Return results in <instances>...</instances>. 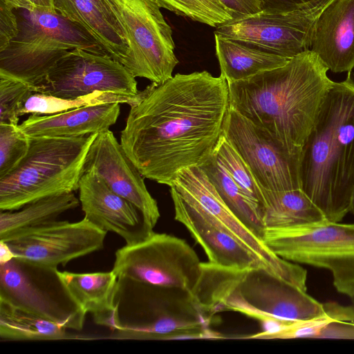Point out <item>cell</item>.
Here are the masks:
<instances>
[{
	"mask_svg": "<svg viewBox=\"0 0 354 354\" xmlns=\"http://www.w3.org/2000/svg\"><path fill=\"white\" fill-rule=\"evenodd\" d=\"M230 107L227 80L207 71L151 82L130 106L120 142L144 178L169 186L212 153Z\"/></svg>",
	"mask_w": 354,
	"mask_h": 354,
	"instance_id": "cell-1",
	"label": "cell"
},
{
	"mask_svg": "<svg viewBox=\"0 0 354 354\" xmlns=\"http://www.w3.org/2000/svg\"><path fill=\"white\" fill-rule=\"evenodd\" d=\"M311 50L285 65L227 82L230 106L292 153H301L335 82Z\"/></svg>",
	"mask_w": 354,
	"mask_h": 354,
	"instance_id": "cell-2",
	"label": "cell"
},
{
	"mask_svg": "<svg viewBox=\"0 0 354 354\" xmlns=\"http://www.w3.org/2000/svg\"><path fill=\"white\" fill-rule=\"evenodd\" d=\"M301 189L328 221L350 212L354 189V80L334 82L302 149Z\"/></svg>",
	"mask_w": 354,
	"mask_h": 354,
	"instance_id": "cell-3",
	"label": "cell"
},
{
	"mask_svg": "<svg viewBox=\"0 0 354 354\" xmlns=\"http://www.w3.org/2000/svg\"><path fill=\"white\" fill-rule=\"evenodd\" d=\"M191 293L208 317L234 311L257 319L267 316L299 321L327 315L325 304L263 267L238 268L201 262Z\"/></svg>",
	"mask_w": 354,
	"mask_h": 354,
	"instance_id": "cell-4",
	"label": "cell"
},
{
	"mask_svg": "<svg viewBox=\"0 0 354 354\" xmlns=\"http://www.w3.org/2000/svg\"><path fill=\"white\" fill-rule=\"evenodd\" d=\"M111 328L121 339H182L209 330L213 319L200 309L190 291L118 277Z\"/></svg>",
	"mask_w": 354,
	"mask_h": 354,
	"instance_id": "cell-5",
	"label": "cell"
},
{
	"mask_svg": "<svg viewBox=\"0 0 354 354\" xmlns=\"http://www.w3.org/2000/svg\"><path fill=\"white\" fill-rule=\"evenodd\" d=\"M97 134L30 138L26 156L0 179V210H17L47 196L78 190L86 156Z\"/></svg>",
	"mask_w": 354,
	"mask_h": 354,
	"instance_id": "cell-6",
	"label": "cell"
},
{
	"mask_svg": "<svg viewBox=\"0 0 354 354\" xmlns=\"http://www.w3.org/2000/svg\"><path fill=\"white\" fill-rule=\"evenodd\" d=\"M19 33L0 52V76L21 81L34 93L57 62L82 48L104 52L79 26L59 13L22 10Z\"/></svg>",
	"mask_w": 354,
	"mask_h": 354,
	"instance_id": "cell-7",
	"label": "cell"
},
{
	"mask_svg": "<svg viewBox=\"0 0 354 354\" xmlns=\"http://www.w3.org/2000/svg\"><path fill=\"white\" fill-rule=\"evenodd\" d=\"M263 241L283 259L327 270L336 290L350 299L354 297V223L324 220L266 227Z\"/></svg>",
	"mask_w": 354,
	"mask_h": 354,
	"instance_id": "cell-8",
	"label": "cell"
},
{
	"mask_svg": "<svg viewBox=\"0 0 354 354\" xmlns=\"http://www.w3.org/2000/svg\"><path fill=\"white\" fill-rule=\"evenodd\" d=\"M129 47L125 68L158 84L173 77L178 64L172 30L156 0H105Z\"/></svg>",
	"mask_w": 354,
	"mask_h": 354,
	"instance_id": "cell-9",
	"label": "cell"
},
{
	"mask_svg": "<svg viewBox=\"0 0 354 354\" xmlns=\"http://www.w3.org/2000/svg\"><path fill=\"white\" fill-rule=\"evenodd\" d=\"M0 299L53 322L81 330L86 313L56 268L17 257L0 263Z\"/></svg>",
	"mask_w": 354,
	"mask_h": 354,
	"instance_id": "cell-10",
	"label": "cell"
},
{
	"mask_svg": "<svg viewBox=\"0 0 354 354\" xmlns=\"http://www.w3.org/2000/svg\"><path fill=\"white\" fill-rule=\"evenodd\" d=\"M112 270L118 277L191 292L200 277L201 262L184 239L153 232L140 243L117 250Z\"/></svg>",
	"mask_w": 354,
	"mask_h": 354,
	"instance_id": "cell-11",
	"label": "cell"
},
{
	"mask_svg": "<svg viewBox=\"0 0 354 354\" xmlns=\"http://www.w3.org/2000/svg\"><path fill=\"white\" fill-rule=\"evenodd\" d=\"M169 187L197 205L214 223L243 243L268 271L299 288L307 290L306 270L300 264L274 254L262 238L227 207L200 167L194 166L180 171Z\"/></svg>",
	"mask_w": 354,
	"mask_h": 354,
	"instance_id": "cell-12",
	"label": "cell"
},
{
	"mask_svg": "<svg viewBox=\"0 0 354 354\" xmlns=\"http://www.w3.org/2000/svg\"><path fill=\"white\" fill-rule=\"evenodd\" d=\"M223 133L243 159L259 185L282 192L301 189V153H292L266 130L231 106Z\"/></svg>",
	"mask_w": 354,
	"mask_h": 354,
	"instance_id": "cell-13",
	"label": "cell"
},
{
	"mask_svg": "<svg viewBox=\"0 0 354 354\" xmlns=\"http://www.w3.org/2000/svg\"><path fill=\"white\" fill-rule=\"evenodd\" d=\"M321 13L263 8L218 25L214 35L291 59L310 50Z\"/></svg>",
	"mask_w": 354,
	"mask_h": 354,
	"instance_id": "cell-14",
	"label": "cell"
},
{
	"mask_svg": "<svg viewBox=\"0 0 354 354\" xmlns=\"http://www.w3.org/2000/svg\"><path fill=\"white\" fill-rule=\"evenodd\" d=\"M96 91L136 96V77L104 52L76 48L62 57L37 93L75 98Z\"/></svg>",
	"mask_w": 354,
	"mask_h": 354,
	"instance_id": "cell-15",
	"label": "cell"
},
{
	"mask_svg": "<svg viewBox=\"0 0 354 354\" xmlns=\"http://www.w3.org/2000/svg\"><path fill=\"white\" fill-rule=\"evenodd\" d=\"M107 232L86 218L71 223L55 220L4 241L15 257L57 268L104 248Z\"/></svg>",
	"mask_w": 354,
	"mask_h": 354,
	"instance_id": "cell-16",
	"label": "cell"
},
{
	"mask_svg": "<svg viewBox=\"0 0 354 354\" xmlns=\"http://www.w3.org/2000/svg\"><path fill=\"white\" fill-rule=\"evenodd\" d=\"M88 171L96 174L112 191L136 206L153 229L160 216L158 203L147 189L144 177L111 130L98 133L91 143L83 174Z\"/></svg>",
	"mask_w": 354,
	"mask_h": 354,
	"instance_id": "cell-17",
	"label": "cell"
},
{
	"mask_svg": "<svg viewBox=\"0 0 354 354\" xmlns=\"http://www.w3.org/2000/svg\"><path fill=\"white\" fill-rule=\"evenodd\" d=\"M78 191L84 218L107 232L118 234L126 245L140 243L153 232L139 209L94 173L83 174Z\"/></svg>",
	"mask_w": 354,
	"mask_h": 354,
	"instance_id": "cell-18",
	"label": "cell"
},
{
	"mask_svg": "<svg viewBox=\"0 0 354 354\" xmlns=\"http://www.w3.org/2000/svg\"><path fill=\"white\" fill-rule=\"evenodd\" d=\"M170 194L175 220L182 223L202 247L208 261L238 268H265L248 248L214 223L197 205L171 189Z\"/></svg>",
	"mask_w": 354,
	"mask_h": 354,
	"instance_id": "cell-19",
	"label": "cell"
},
{
	"mask_svg": "<svg viewBox=\"0 0 354 354\" xmlns=\"http://www.w3.org/2000/svg\"><path fill=\"white\" fill-rule=\"evenodd\" d=\"M333 73L354 68V0H333L318 17L310 48Z\"/></svg>",
	"mask_w": 354,
	"mask_h": 354,
	"instance_id": "cell-20",
	"label": "cell"
},
{
	"mask_svg": "<svg viewBox=\"0 0 354 354\" xmlns=\"http://www.w3.org/2000/svg\"><path fill=\"white\" fill-rule=\"evenodd\" d=\"M116 102L88 105L51 115L31 114L19 127L30 138H75L109 130L120 115Z\"/></svg>",
	"mask_w": 354,
	"mask_h": 354,
	"instance_id": "cell-21",
	"label": "cell"
},
{
	"mask_svg": "<svg viewBox=\"0 0 354 354\" xmlns=\"http://www.w3.org/2000/svg\"><path fill=\"white\" fill-rule=\"evenodd\" d=\"M56 11L89 35L100 48L124 67L129 47L123 36L88 0H54Z\"/></svg>",
	"mask_w": 354,
	"mask_h": 354,
	"instance_id": "cell-22",
	"label": "cell"
},
{
	"mask_svg": "<svg viewBox=\"0 0 354 354\" xmlns=\"http://www.w3.org/2000/svg\"><path fill=\"white\" fill-rule=\"evenodd\" d=\"M59 274L68 290L86 313L91 314L95 324L111 328L114 310V294L118 277L109 272Z\"/></svg>",
	"mask_w": 354,
	"mask_h": 354,
	"instance_id": "cell-23",
	"label": "cell"
},
{
	"mask_svg": "<svg viewBox=\"0 0 354 354\" xmlns=\"http://www.w3.org/2000/svg\"><path fill=\"white\" fill-rule=\"evenodd\" d=\"M214 40L221 75L227 82L245 80L282 66L290 59L218 35H214Z\"/></svg>",
	"mask_w": 354,
	"mask_h": 354,
	"instance_id": "cell-24",
	"label": "cell"
},
{
	"mask_svg": "<svg viewBox=\"0 0 354 354\" xmlns=\"http://www.w3.org/2000/svg\"><path fill=\"white\" fill-rule=\"evenodd\" d=\"M80 205L73 192L47 196L14 211H1L0 241H8L24 231L57 220Z\"/></svg>",
	"mask_w": 354,
	"mask_h": 354,
	"instance_id": "cell-25",
	"label": "cell"
},
{
	"mask_svg": "<svg viewBox=\"0 0 354 354\" xmlns=\"http://www.w3.org/2000/svg\"><path fill=\"white\" fill-rule=\"evenodd\" d=\"M260 187L263 197L265 228L286 227L326 220L301 189L276 192Z\"/></svg>",
	"mask_w": 354,
	"mask_h": 354,
	"instance_id": "cell-26",
	"label": "cell"
},
{
	"mask_svg": "<svg viewBox=\"0 0 354 354\" xmlns=\"http://www.w3.org/2000/svg\"><path fill=\"white\" fill-rule=\"evenodd\" d=\"M198 167L227 207L263 239L265 226L261 207L236 183L213 151Z\"/></svg>",
	"mask_w": 354,
	"mask_h": 354,
	"instance_id": "cell-27",
	"label": "cell"
},
{
	"mask_svg": "<svg viewBox=\"0 0 354 354\" xmlns=\"http://www.w3.org/2000/svg\"><path fill=\"white\" fill-rule=\"evenodd\" d=\"M66 328L0 299V337L9 340L67 338Z\"/></svg>",
	"mask_w": 354,
	"mask_h": 354,
	"instance_id": "cell-28",
	"label": "cell"
},
{
	"mask_svg": "<svg viewBox=\"0 0 354 354\" xmlns=\"http://www.w3.org/2000/svg\"><path fill=\"white\" fill-rule=\"evenodd\" d=\"M140 96H130L110 92L96 91L75 98H64L41 93H32L25 102L20 116L25 114L51 115L76 108L104 103L135 104Z\"/></svg>",
	"mask_w": 354,
	"mask_h": 354,
	"instance_id": "cell-29",
	"label": "cell"
},
{
	"mask_svg": "<svg viewBox=\"0 0 354 354\" xmlns=\"http://www.w3.org/2000/svg\"><path fill=\"white\" fill-rule=\"evenodd\" d=\"M232 179L244 193L263 208V197L261 187L249 167L222 133L213 150Z\"/></svg>",
	"mask_w": 354,
	"mask_h": 354,
	"instance_id": "cell-30",
	"label": "cell"
},
{
	"mask_svg": "<svg viewBox=\"0 0 354 354\" xmlns=\"http://www.w3.org/2000/svg\"><path fill=\"white\" fill-rule=\"evenodd\" d=\"M161 8L192 21L216 28L233 16L215 0H156Z\"/></svg>",
	"mask_w": 354,
	"mask_h": 354,
	"instance_id": "cell-31",
	"label": "cell"
},
{
	"mask_svg": "<svg viewBox=\"0 0 354 354\" xmlns=\"http://www.w3.org/2000/svg\"><path fill=\"white\" fill-rule=\"evenodd\" d=\"M30 145V137L19 124L0 123V179L19 165L26 156Z\"/></svg>",
	"mask_w": 354,
	"mask_h": 354,
	"instance_id": "cell-32",
	"label": "cell"
},
{
	"mask_svg": "<svg viewBox=\"0 0 354 354\" xmlns=\"http://www.w3.org/2000/svg\"><path fill=\"white\" fill-rule=\"evenodd\" d=\"M32 93L25 83L0 76V123L19 124L21 110Z\"/></svg>",
	"mask_w": 354,
	"mask_h": 354,
	"instance_id": "cell-33",
	"label": "cell"
},
{
	"mask_svg": "<svg viewBox=\"0 0 354 354\" xmlns=\"http://www.w3.org/2000/svg\"><path fill=\"white\" fill-rule=\"evenodd\" d=\"M334 321L328 315L310 319L295 321L288 328L272 336L270 339L318 338L322 329Z\"/></svg>",
	"mask_w": 354,
	"mask_h": 354,
	"instance_id": "cell-34",
	"label": "cell"
},
{
	"mask_svg": "<svg viewBox=\"0 0 354 354\" xmlns=\"http://www.w3.org/2000/svg\"><path fill=\"white\" fill-rule=\"evenodd\" d=\"M13 10L4 0H0V52L7 48L19 33L18 17Z\"/></svg>",
	"mask_w": 354,
	"mask_h": 354,
	"instance_id": "cell-35",
	"label": "cell"
},
{
	"mask_svg": "<svg viewBox=\"0 0 354 354\" xmlns=\"http://www.w3.org/2000/svg\"><path fill=\"white\" fill-rule=\"evenodd\" d=\"M224 7L233 17L251 15L264 8L263 0H215Z\"/></svg>",
	"mask_w": 354,
	"mask_h": 354,
	"instance_id": "cell-36",
	"label": "cell"
},
{
	"mask_svg": "<svg viewBox=\"0 0 354 354\" xmlns=\"http://www.w3.org/2000/svg\"><path fill=\"white\" fill-rule=\"evenodd\" d=\"M318 338L354 339V322H331L322 329Z\"/></svg>",
	"mask_w": 354,
	"mask_h": 354,
	"instance_id": "cell-37",
	"label": "cell"
},
{
	"mask_svg": "<svg viewBox=\"0 0 354 354\" xmlns=\"http://www.w3.org/2000/svg\"><path fill=\"white\" fill-rule=\"evenodd\" d=\"M93 3L106 17L109 22L123 36L122 30H121L116 19L115 18L113 12L108 3L105 0H88ZM125 39V38H124ZM126 41V40H125Z\"/></svg>",
	"mask_w": 354,
	"mask_h": 354,
	"instance_id": "cell-38",
	"label": "cell"
},
{
	"mask_svg": "<svg viewBox=\"0 0 354 354\" xmlns=\"http://www.w3.org/2000/svg\"><path fill=\"white\" fill-rule=\"evenodd\" d=\"M35 11L57 12L54 7V0H29Z\"/></svg>",
	"mask_w": 354,
	"mask_h": 354,
	"instance_id": "cell-39",
	"label": "cell"
},
{
	"mask_svg": "<svg viewBox=\"0 0 354 354\" xmlns=\"http://www.w3.org/2000/svg\"><path fill=\"white\" fill-rule=\"evenodd\" d=\"M8 5L14 9L27 10L35 11L33 6L29 0H4Z\"/></svg>",
	"mask_w": 354,
	"mask_h": 354,
	"instance_id": "cell-40",
	"label": "cell"
},
{
	"mask_svg": "<svg viewBox=\"0 0 354 354\" xmlns=\"http://www.w3.org/2000/svg\"><path fill=\"white\" fill-rule=\"evenodd\" d=\"M15 257L8 245L3 241H0V263H4Z\"/></svg>",
	"mask_w": 354,
	"mask_h": 354,
	"instance_id": "cell-41",
	"label": "cell"
},
{
	"mask_svg": "<svg viewBox=\"0 0 354 354\" xmlns=\"http://www.w3.org/2000/svg\"><path fill=\"white\" fill-rule=\"evenodd\" d=\"M350 212L354 215V189L353 192Z\"/></svg>",
	"mask_w": 354,
	"mask_h": 354,
	"instance_id": "cell-42",
	"label": "cell"
},
{
	"mask_svg": "<svg viewBox=\"0 0 354 354\" xmlns=\"http://www.w3.org/2000/svg\"><path fill=\"white\" fill-rule=\"evenodd\" d=\"M351 302H352V304L354 306V297L351 298Z\"/></svg>",
	"mask_w": 354,
	"mask_h": 354,
	"instance_id": "cell-43",
	"label": "cell"
}]
</instances>
